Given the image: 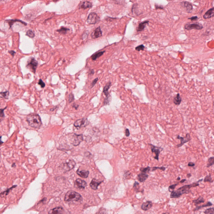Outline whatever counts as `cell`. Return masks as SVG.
<instances>
[{
	"instance_id": "obj_1",
	"label": "cell",
	"mask_w": 214,
	"mask_h": 214,
	"mask_svg": "<svg viewBox=\"0 0 214 214\" xmlns=\"http://www.w3.org/2000/svg\"><path fill=\"white\" fill-rule=\"evenodd\" d=\"M199 186V184L197 183H193L189 185H186L179 188L176 191H173L171 193L170 197L171 198H179L181 195L189 193L190 191L191 188L196 187Z\"/></svg>"
},
{
	"instance_id": "obj_2",
	"label": "cell",
	"mask_w": 214,
	"mask_h": 214,
	"mask_svg": "<svg viewBox=\"0 0 214 214\" xmlns=\"http://www.w3.org/2000/svg\"><path fill=\"white\" fill-rule=\"evenodd\" d=\"M27 121L29 125L34 129H39L42 125L41 118L37 114H30L27 116Z\"/></svg>"
},
{
	"instance_id": "obj_3",
	"label": "cell",
	"mask_w": 214,
	"mask_h": 214,
	"mask_svg": "<svg viewBox=\"0 0 214 214\" xmlns=\"http://www.w3.org/2000/svg\"><path fill=\"white\" fill-rule=\"evenodd\" d=\"M83 199L81 195L77 192L69 191L65 195V200L67 202L81 201Z\"/></svg>"
},
{
	"instance_id": "obj_4",
	"label": "cell",
	"mask_w": 214,
	"mask_h": 214,
	"mask_svg": "<svg viewBox=\"0 0 214 214\" xmlns=\"http://www.w3.org/2000/svg\"><path fill=\"white\" fill-rule=\"evenodd\" d=\"M38 65V61L36 60L34 57H31L29 58L27 62L26 67L30 69L33 73H35Z\"/></svg>"
},
{
	"instance_id": "obj_5",
	"label": "cell",
	"mask_w": 214,
	"mask_h": 214,
	"mask_svg": "<svg viewBox=\"0 0 214 214\" xmlns=\"http://www.w3.org/2000/svg\"><path fill=\"white\" fill-rule=\"evenodd\" d=\"M203 26L202 24L199 23H187L185 24L184 28L186 30H191L192 29L200 30L203 28Z\"/></svg>"
},
{
	"instance_id": "obj_6",
	"label": "cell",
	"mask_w": 214,
	"mask_h": 214,
	"mask_svg": "<svg viewBox=\"0 0 214 214\" xmlns=\"http://www.w3.org/2000/svg\"><path fill=\"white\" fill-rule=\"evenodd\" d=\"M100 18L95 12H91L89 14L87 19V22L89 24H94L99 22Z\"/></svg>"
},
{
	"instance_id": "obj_7",
	"label": "cell",
	"mask_w": 214,
	"mask_h": 214,
	"mask_svg": "<svg viewBox=\"0 0 214 214\" xmlns=\"http://www.w3.org/2000/svg\"><path fill=\"white\" fill-rule=\"evenodd\" d=\"M83 140V136L82 134H77L74 133L72 135L70 140V143L74 146H77Z\"/></svg>"
},
{
	"instance_id": "obj_8",
	"label": "cell",
	"mask_w": 214,
	"mask_h": 214,
	"mask_svg": "<svg viewBox=\"0 0 214 214\" xmlns=\"http://www.w3.org/2000/svg\"><path fill=\"white\" fill-rule=\"evenodd\" d=\"M89 124V122L87 118H83L77 120L74 122V125L77 129H80L86 127Z\"/></svg>"
},
{
	"instance_id": "obj_9",
	"label": "cell",
	"mask_w": 214,
	"mask_h": 214,
	"mask_svg": "<svg viewBox=\"0 0 214 214\" xmlns=\"http://www.w3.org/2000/svg\"><path fill=\"white\" fill-rule=\"evenodd\" d=\"M177 139H179L180 140V142H181L180 144L177 145V148H179V147H182L184 144L188 142L189 141L191 140V138L190 134L189 133L186 134V136L185 137H181L180 136L178 135L177 136Z\"/></svg>"
},
{
	"instance_id": "obj_10",
	"label": "cell",
	"mask_w": 214,
	"mask_h": 214,
	"mask_svg": "<svg viewBox=\"0 0 214 214\" xmlns=\"http://www.w3.org/2000/svg\"><path fill=\"white\" fill-rule=\"evenodd\" d=\"M75 165L76 163L74 161L70 160L68 162L63 164L62 168L65 171H69L74 168Z\"/></svg>"
},
{
	"instance_id": "obj_11",
	"label": "cell",
	"mask_w": 214,
	"mask_h": 214,
	"mask_svg": "<svg viewBox=\"0 0 214 214\" xmlns=\"http://www.w3.org/2000/svg\"><path fill=\"white\" fill-rule=\"evenodd\" d=\"M181 6L186 10L188 13H191L192 12L193 7L192 4L187 1H183L180 3Z\"/></svg>"
},
{
	"instance_id": "obj_12",
	"label": "cell",
	"mask_w": 214,
	"mask_h": 214,
	"mask_svg": "<svg viewBox=\"0 0 214 214\" xmlns=\"http://www.w3.org/2000/svg\"><path fill=\"white\" fill-rule=\"evenodd\" d=\"M87 186V183L84 180L81 179H76L74 182V187L77 189H84Z\"/></svg>"
},
{
	"instance_id": "obj_13",
	"label": "cell",
	"mask_w": 214,
	"mask_h": 214,
	"mask_svg": "<svg viewBox=\"0 0 214 214\" xmlns=\"http://www.w3.org/2000/svg\"><path fill=\"white\" fill-rule=\"evenodd\" d=\"M149 145H150V146H151V150L152 153H155V155H156L154 158L155 159L157 160L158 161V158H159V155L160 154L161 151L163 150V149H160L159 148H158L157 146H155L154 145L151 144H149Z\"/></svg>"
},
{
	"instance_id": "obj_14",
	"label": "cell",
	"mask_w": 214,
	"mask_h": 214,
	"mask_svg": "<svg viewBox=\"0 0 214 214\" xmlns=\"http://www.w3.org/2000/svg\"><path fill=\"white\" fill-rule=\"evenodd\" d=\"M102 36V31L101 29V27H98V28L94 30L92 32L91 34L92 38L93 39H96L101 37Z\"/></svg>"
},
{
	"instance_id": "obj_15",
	"label": "cell",
	"mask_w": 214,
	"mask_h": 214,
	"mask_svg": "<svg viewBox=\"0 0 214 214\" xmlns=\"http://www.w3.org/2000/svg\"><path fill=\"white\" fill-rule=\"evenodd\" d=\"M93 7V3L89 1H84L82 2L79 6V9H87L89 8H91Z\"/></svg>"
},
{
	"instance_id": "obj_16",
	"label": "cell",
	"mask_w": 214,
	"mask_h": 214,
	"mask_svg": "<svg viewBox=\"0 0 214 214\" xmlns=\"http://www.w3.org/2000/svg\"><path fill=\"white\" fill-rule=\"evenodd\" d=\"M213 17H214V7L208 10L203 16V19H209Z\"/></svg>"
},
{
	"instance_id": "obj_17",
	"label": "cell",
	"mask_w": 214,
	"mask_h": 214,
	"mask_svg": "<svg viewBox=\"0 0 214 214\" xmlns=\"http://www.w3.org/2000/svg\"><path fill=\"white\" fill-rule=\"evenodd\" d=\"M102 182H99L98 180H96V179H94L92 180L91 182L90 183V186L92 189L95 190L98 189V186Z\"/></svg>"
},
{
	"instance_id": "obj_18",
	"label": "cell",
	"mask_w": 214,
	"mask_h": 214,
	"mask_svg": "<svg viewBox=\"0 0 214 214\" xmlns=\"http://www.w3.org/2000/svg\"><path fill=\"white\" fill-rule=\"evenodd\" d=\"M7 23H8L9 25L10 28H11L12 27V25H13L14 23L16 22H21V24H24L25 26L27 25V24L26 22H24L23 21L20 20H18V19H10V20H6Z\"/></svg>"
},
{
	"instance_id": "obj_19",
	"label": "cell",
	"mask_w": 214,
	"mask_h": 214,
	"mask_svg": "<svg viewBox=\"0 0 214 214\" xmlns=\"http://www.w3.org/2000/svg\"><path fill=\"white\" fill-rule=\"evenodd\" d=\"M64 209L62 207H56V208L51 210L49 213L51 214H62L63 213Z\"/></svg>"
},
{
	"instance_id": "obj_20",
	"label": "cell",
	"mask_w": 214,
	"mask_h": 214,
	"mask_svg": "<svg viewBox=\"0 0 214 214\" xmlns=\"http://www.w3.org/2000/svg\"><path fill=\"white\" fill-rule=\"evenodd\" d=\"M149 21L147 20V21H144L140 23L137 28V31L139 32L143 31V30L145 29L146 26L149 24Z\"/></svg>"
},
{
	"instance_id": "obj_21",
	"label": "cell",
	"mask_w": 214,
	"mask_h": 214,
	"mask_svg": "<svg viewBox=\"0 0 214 214\" xmlns=\"http://www.w3.org/2000/svg\"><path fill=\"white\" fill-rule=\"evenodd\" d=\"M77 173L80 177L86 178L88 177L89 171L85 170H81L80 169H78L77 171Z\"/></svg>"
},
{
	"instance_id": "obj_22",
	"label": "cell",
	"mask_w": 214,
	"mask_h": 214,
	"mask_svg": "<svg viewBox=\"0 0 214 214\" xmlns=\"http://www.w3.org/2000/svg\"><path fill=\"white\" fill-rule=\"evenodd\" d=\"M152 206V202L150 201H147L146 202L142 204L141 208L142 210L145 211H147L150 209Z\"/></svg>"
},
{
	"instance_id": "obj_23",
	"label": "cell",
	"mask_w": 214,
	"mask_h": 214,
	"mask_svg": "<svg viewBox=\"0 0 214 214\" xmlns=\"http://www.w3.org/2000/svg\"><path fill=\"white\" fill-rule=\"evenodd\" d=\"M148 175L146 173L141 172L138 176V179L140 182H144L148 178Z\"/></svg>"
},
{
	"instance_id": "obj_24",
	"label": "cell",
	"mask_w": 214,
	"mask_h": 214,
	"mask_svg": "<svg viewBox=\"0 0 214 214\" xmlns=\"http://www.w3.org/2000/svg\"><path fill=\"white\" fill-rule=\"evenodd\" d=\"M111 86V83L109 82L108 83H107L106 85H105V87H104L103 90V93L105 94L106 97L109 95V93L108 92V90L110 88Z\"/></svg>"
},
{
	"instance_id": "obj_25",
	"label": "cell",
	"mask_w": 214,
	"mask_h": 214,
	"mask_svg": "<svg viewBox=\"0 0 214 214\" xmlns=\"http://www.w3.org/2000/svg\"><path fill=\"white\" fill-rule=\"evenodd\" d=\"M105 52V51H103L98 52L96 53H94L91 56L92 59L93 61L96 60V59H98V58L102 56V55H103Z\"/></svg>"
},
{
	"instance_id": "obj_26",
	"label": "cell",
	"mask_w": 214,
	"mask_h": 214,
	"mask_svg": "<svg viewBox=\"0 0 214 214\" xmlns=\"http://www.w3.org/2000/svg\"><path fill=\"white\" fill-rule=\"evenodd\" d=\"M131 10L132 12L136 16H139L140 14V12L139 10V8H138V4L137 3L133 5V6L132 7Z\"/></svg>"
},
{
	"instance_id": "obj_27",
	"label": "cell",
	"mask_w": 214,
	"mask_h": 214,
	"mask_svg": "<svg viewBox=\"0 0 214 214\" xmlns=\"http://www.w3.org/2000/svg\"><path fill=\"white\" fill-rule=\"evenodd\" d=\"M70 31L69 28H67L65 27H61L60 28L57 30L56 31L59 33V34H60L65 35V34H66L68 32V31Z\"/></svg>"
},
{
	"instance_id": "obj_28",
	"label": "cell",
	"mask_w": 214,
	"mask_h": 214,
	"mask_svg": "<svg viewBox=\"0 0 214 214\" xmlns=\"http://www.w3.org/2000/svg\"><path fill=\"white\" fill-rule=\"evenodd\" d=\"M174 103L176 105H180L181 102H182V98L180 97V94L179 93H178L176 96L174 98Z\"/></svg>"
},
{
	"instance_id": "obj_29",
	"label": "cell",
	"mask_w": 214,
	"mask_h": 214,
	"mask_svg": "<svg viewBox=\"0 0 214 214\" xmlns=\"http://www.w3.org/2000/svg\"><path fill=\"white\" fill-rule=\"evenodd\" d=\"M212 205H213V204L210 202H208L207 203L204 205H202V206H197L196 208L194 210V211H197L198 210L201 209L202 208L205 207H210Z\"/></svg>"
},
{
	"instance_id": "obj_30",
	"label": "cell",
	"mask_w": 214,
	"mask_h": 214,
	"mask_svg": "<svg viewBox=\"0 0 214 214\" xmlns=\"http://www.w3.org/2000/svg\"><path fill=\"white\" fill-rule=\"evenodd\" d=\"M204 202H205V201H204V198L202 196H200L197 199L193 200V202L195 203V205L196 206L199 205V204H201V203H204Z\"/></svg>"
},
{
	"instance_id": "obj_31",
	"label": "cell",
	"mask_w": 214,
	"mask_h": 214,
	"mask_svg": "<svg viewBox=\"0 0 214 214\" xmlns=\"http://www.w3.org/2000/svg\"><path fill=\"white\" fill-rule=\"evenodd\" d=\"M9 91H6L5 92H2L0 93V96L2 98L5 99H8L9 98Z\"/></svg>"
},
{
	"instance_id": "obj_32",
	"label": "cell",
	"mask_w": 214,
	"mask_h": 214,
	"mask_svg": "<svg viewBox=\"0 0 214 214\" xmlns=\"http://www.w3.org/2000/svg\"><path fill=\"white\" fill-rule=\"evenodd\" d=\"M213 165H214V157H211L208 158L207 167L209 168Z\"/></svg>"
},
{
	"instance_id": "obj_33",
	"label": "cell",
	"mask_w": 214,
	"mask_h": 214,
	"mask_svg": "<svg viewBox=\"0 0 214 214\" xmlns=\"http://www.w3.org/2000/svg\"><path fill=\"white\" fill-rule=\"evenodd\" d=\"M26 35L31 38H34L35 36L34 32L31 30H28V31H27Z\"/></svg>"
},
{
	"instance_id": "obj_34",
	"label": "cell",
	"mask_w": 214,
	"mask_h": 214,
	"mask_svg": "<svg viewBox=\"0 0 214 214\" xmlns=\"http://www.w3.org/2000/svg\"><path fill=\"white\" fill-rule=\"evenodd\" d=\"M111 97L110 95H108L107 97H106V98H105L104 101V105H109L110 102H111Z\"/></svg>"
},
{
	"instance_id": "obj_35",
	"label": "cell",
	"mask_w": 214,
	"mask_h": 214,
	"mask_svg": "<svg viewBox=\"0 0 214 214\" xmlns=\"http://www.w3.org/2000/svg\"><path fill=\"white\" fill-rule=\"evenodd\" d=\"M204 213L205 214H214V207L209 208L205 210Z\"/></svg>"
},
{
	"instance_id": "obj_36",
	"label": "cell",
	"mask_w": 214,
	"mask_h": 214,
	"mask_svg": "<svg viewBox=\"0 0 214 214\" xmlns=\"http://www.w3.org/2000/svg\"><path fill=\"white\" fill-rule=\"evenodd\" d=\"M204 181L205 182H213L210 174L209 175H207L205 177V178L204 179Z\"/></svg>"
},
{
	"instance_id": "obj_37",
	"label": "cell",
	"mask_w": 214,
	"mask_h": 214,
	"mask_svg": "<svg viewBox=\"0 0 214 214\" xmlns=\"http://www.w3.org/2000/svg\"><path fill=\"white\" fill-rule=\"evenodd\" d=\"M151 170V168L150 167H146V168H140V171L142 172L146 173L149 172Z\"/></svg>"
},
{
	"instance_id": "obj_38",
	"label": "cell",
	"mask_w": 214,
	"mask_h": 214,
	"mask_svg": "<svg viewBox=\"0 0 214 214\" xmlns=\"http://www.w3.org/2000/svg\"><path fill=\"white\" fill-rule=\"evenodd\" d=\"M145 49V47L143 45V44H141V45H139V46H138L137 47H136L135 49H136V51H143L144 50V49Z\"/></svg>"
},
{
	"instance_id": "obj_39",
	"label": "cell",
	"mask_w": 214,
	"mask_h": 214,
	"mask_svg": "<svg viewBox=\"0 0 214 214\" xmlns=\"http://www.w3.org/2000/svg\"><path fill=\"white\" fill-rule=\"evenodd\" d=\"M178 185V184H175V185H172L169 186L168 187V190L170 192H173V191H174V189L175 188V187Z\"/></svg>"
},
{
	"instance_id": "obj_40",
	"label": "cell",
	"mask_w": 214,
	"mask_h": 214,
	"mask_svg": "<svg viewBox=\"0 0 214 214\" xmlns=\"http://www.w3.org/2000/svg\"><path fill=\"white\" fill-rule=\"evenodd\" d=\"M38 84H39V85L41 86V88H44L45 87V83L43 81V80H41V79H39V81H38Z\"/></svg>"
},
{
	"instance_id": "obj_41",
	"label": "cell",
	"mask_w": 214,
	"mask_h": 214,
	"mask_svg": "<svg viewBox=\"0 0 214 214\" xmlns=\"http://www.w3.org/2000/svg\"><path fill=\"white\" fill-rule=\"evenodd\" d=\"M74 95L72 93L70 94H69V103H71L72 102H73L74 101Z\"/></svg>"
},
{
	"instance_id": "obj_42",
	"label": "cell",
	"mask_w": 214,
	"mask_h": 214,
	"mask_svg": "<svg viewBox=\"0 0 214 214\" xmlns=\"http://www.w3.org/2000/svg\"><path fill=\"white\" fill-rule=\"evenodd\" d=\"M157 169H161V170H162L163 171H164L165 170L166 168L165 167H154L153 168H152V171H154L157 170Z\"/></svg>"
},
{
	"instance_id": "obj_43",
	"label": "cell",
	"mask_w": 214,
	"mask_h": 214,
	"mask_svg": "<svg viewBox=\"0 0 214 214\" xmlns=\"http://www.w3.org/2000/svg\"><path fill=\"white\" fill-rule=\"evenodd\" d=\"M98 77L94 79V80H93L92 83L91 84V88H93L95 85L98 82Z\"/></svg>"
},
{
	"instance_id": "obj_44",
	"label": "cell",
	"mask_w": 214,
	"mask_h": 214,
	"mask_svg": "<svg viewBox=\"0 0 214 214\" xmlns=\"http://www.w3.org/2000/svg\"><path fill=\"white\" fill-rule=\"evenodd\" d=\"M88 34L89 32L88 31H85L84 33H83V36H82V38H83V40H84L85 38H87Z\"/></svg>"
},
{
	"instance_id": "obj_45",
	"label": "cell",
	"mask_w": 214,
	"mask_h": 214,
	"mask_svg": "<svg viewBox=\"0 0 214 214\" xmlns=\"http://www.w3.org/2000/svg\"><path fill=\"white\" fill-rule=\"evenodd\" d=\"M155 9H157H157H164V7L163 6L157 4H155Z\"/></svg>"
},
{
	"instance_id": "obj_46",
	"label": "cell",
	"mask_w": 214,
	"mask_h": 214,
	"mask_svg": "<svg viewBox=\"0 0 214 214\" xmlns=\"http://www.w3.org/2000/svg\"><path fill=\"white\" fill-rule=\"evenodd\" d=\"M188 19H189V20H191V21H196V20H197L198 19V17L197 16H192V17H191V18H189Z\"/></svg>"
},
{
	"instance_id": "obj_47",
	"label": "cell",
	"mask_w": 214,
	"mask_h": 214,
	"mask_svg": "<svg viewBox=\"0 0 214 214\" xmlns=\"http://www.w3.org/2000/svg\"><path fill=\"white\" fill-rule=\"evenodd\" d=\"M8 52L13 57L14 56L15 54L16 53V52L14 50H9L8 51Z\"/></svg>"
},
{
	"instance_id": "obj_48",
	"label": "cell",
	"mask_w": 214,
	"mask_h": 214,
	"mask_svg": "<svg viewBox=\"0 0 214 214\" xmlns=\"http://www.w3.org/2000/svg\"><path fill=\"white\" fill-rule=\"evenodd\" d=\"M6 108H4V109H0V117H4L5 115L4 113V111L5 109Z\"/></svg>"
},
{
	"instance_id": "obj_49",
	"label": "cell",
	"mask_w": 214,
	"mask_h": 214,
	"mask_svg": "<svg viewBox=\"0 0 214 214\" xmlns=\"http://www.w3.org/2000/svg\"><path fill=\"white\" fill-rule=\"evenodd\" d=\"M125 132H126V137H129L130 136V131H129V130L128 129H126V130H125Z\"/></svg>"
},
{
	"instance_id": "obj_50",
	"label": "cell",
	"mask_w": 214,
	"mask_h": 214,
	"mask_svg": "<svg viewBox=\"0 0 214 214\" xmlns=\"http://www.w3.org/2000/svg\"><path fill=\"white\" fill-rule=\"evenodd\" d=\"M94 69H90V70L89 71V75L90 76L93 75V74H94Z\"/></svg>"
},
{
	"instance_id": "obj_51",
	"label": "cell",
	"mask_w": 214,
	"mask_h": 214,
	"mask_svg": "<svg viewBox=\"0 0 214 214\" xmlns=\"http://www.w3.org/2000/svg\"><path fill=\"white\" fill-rule=\"evenodd\" d=\"M188 166L190 167H194L195 166V164L192 162H189L188 164Z\"/></svg>"
},
{
	"instance_id": "obj_52",
	"label": "cell",
	"mask_w": 214,
	"mask_h": 214,
	"mask_svg": "<svg viewBox=\"0 0 214 214\" xmlns=\"http://www.w3.org/2000/svg\"><path fill=\"white\" fill-rule=\"evenodd\" d=\"M100 214H107V213H106V210H105V209H104L103 210H102L101 211V212L100 213Z\"/></svg>"
},
{
	"instance_id": "obj_53",
	"label": "cell",
	"mask_w": 214,
	"mask_h": 214,
	"mask_svg": "<svg viewBox=\"0 0 214 214\" xmlns=\"http://www.w3.org/2000/svg\"><path fill=\"white\" fill-rule=\"evenodd\" d=\"M78 106H79L78 105H76L75 104H74V105H73V107L75 108L76 109H77V108H78Z\"/></svg>"
},
{
	"instance_id": "obj_54",
	"label": "cell",
	"mask_w": 214,
	"mask_h": 214,
	"mask_svg": "<svg viewBox=\"0 0 214 214\" xmlns=\"http://www.w3.org/2000/svg\"><path fill=\"white\" fill-rule=\"evenodd\" d=\"M186 181V179H182V180H181V181H180V183H183L184 182H185Z\"/></svg>"
},
{
	"instance_id": "obj_55",
	"label": "cell",
	"mask_w": 214,
	"mask_h": 214,
	"mask_svg": "<svg viewBox=\"0 0 214 214\" xmlns=\"http://www.w3.org/2000/svg\"><path fill=\"white\" fill-rule=\"evenodd\" d=\"M191 176H192V175H191L190 173H189V174H187V177L188 178H189V177H190Z\"/></svg>"
},
{
	"instance_id": "obj_56",
	"label": "cell",
	"mask_w": 214,
	"mask_h": 214,
	"mask_svg": "<svg viewBox=\"0 0 214 214\" xmlns=\"http://www.w3.org/2000/svg\"><path fill=\"white\" fill-rule=\"evenodd\" d=\"M16 167V165H15V163H14V164H13L12 165V167Z\"/></svg>"
},
{
	"instance_id": "obj_57",
	"label": "cell",
	"mask_w": 214,
	"mask_h": 214,
	"mask_svg": "<svg viewBox=\"0 0 214 214\" xmlns=\"http://www.w3.org/2000/svg\"><path fill=\"white\" fill-rule=\"evenodd\" d=\"M202 180H203V179H200V180H199L198 182H197V183H199V182H202Z\"/></svg>"
},
{
	"instance_id": "obj_58",
	"label": "cell",
	"mask_w": 214,
	"mask_h": 214,
	"mask_svg": "<svg viewBox=\"0 0 214 214\" xmlns=\"http://www.w3.org/2000/svg\"><path fill=\"white\" fill-rule=\"evenodd\" d=\"M3 143V142L1 140V139H0V144L1 145L2 143Z\"/></svg>"
},
{
	"instance_id": "obj_59",
	"label": "cell",
	"mask_w": 214,
	"mask_h": 214,
	"mask_svg": "<svg viewBox=\"0 0 214 214\" xmlns=\"http://www.w3.org/2000/svg\"><path fill=\"white\" fill-rule=\"evenodd\" d=\"M177 180H180V177H178V178H177Z\"/></svg>"
},
{
	"instance_id": "obj_60",
	"label": "cell",
	"mask_w": 214,
	"mask_h": 214,
	"mask_svg": "<svg viewBox=\"0 0 214 214\" xmlns=\"http://www.w3.org/2000/svg\"></svg>"
}]
</instances>
